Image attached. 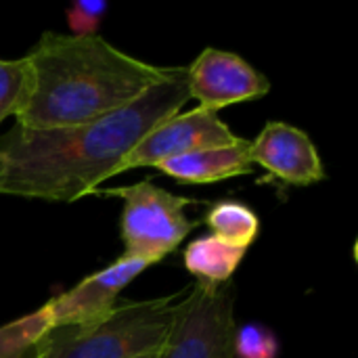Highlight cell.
Returning a JSON list of instances; mask_svg holds the SVG:
<instances>
[{"label": "cell", "instance_id": "cell-5", "mask_svg": "<svg viewBox=\"0 0 358 358\" xmlns=\"http://www.w3.org/2000/svg\"><path fill=\"white\" fill-rule=\"evenodd\" d=\"M235 300L227 285L195 283L176 302L170 336L157 358H235Z\"/></svg>", "mask_w": 358, "mask_h": 358}, {"label": "cell", "instance_id": "cell-11", "mask_svg": "<svg viewBox=\"0 0 358 358\" xmlns=\"http://www.w3.org/2000/svg\"><path fill=\"white\" fill-rule=\"evenodd\" d=\"M248 250L229 245L214 235L193 239L185 254L182 262L185 268L197 279L199 285L206 287H220L231 281L235 271L241 266Z\"/></svg>", "mask_w": 358, "mask_h": 358}, {"label": "cell", "instance_id": "cell-3", "mask_svg": "<svg viewBox=\"0 0 358 358\" xmlns=\"http://www.w3.org/2000/svg\"><path fill=\"white\" fill-rule=\"evenodd\" d=\"M180 296L115 304L90 323L48 329L36 358H141L157 355L172 329Z\"/></svg>", "mask_w": 358, "mask_h": 358}, {"label": "cell", "instance_id": "cell-12", "mask_svg": "<svg viewBox=\"0 0 358 358\" xmlns=\"http://www.w3.org/2000/svg\"><path fill=\"white\" fill-rule=\"evenodd\" d=\"M203 222L212 229V235L229 245L250 250V245L260 235V218L258 214L241 201L235 199H222L216 201Z\"/></svg>", "mask_w": 358, "mask_h": 358}, {"label": "cell", "instance_id": "cell-14", "mask_svg": "<svg viewBox=\"0 0 358 358\" xmlns=\"http://www.w3.org/2000/svg\"><path fill=\"white\" fill-rule=\"evenodd\" d=\"M235 358H279V340L262 323H245L235 329Z\"/></svg>", "mask_w": 358, "mask_h": 358}, {"label": "cell", "instance_id": "cell-16", "mask_svg": "<svg viewBox=\"0 0 358 358\" xmlns=\"http://www.w3.org/2000/svg\"><path fill=\"white\" fill-rule=\"evenodd\" d=\"M107 10L109 4L103 0H78L69 4L65 17L71 36H96Z\"/></svg>", "mask_w": 358, "mask_h": 358}, {"label": "cell", "instance_id": "cell-17", "mask_svg": "<svg viewBox=\"0 0 358 358\" xmlns=\"http://www.w3.org/2000/svg\"><path fill=\"white\" fill-rule=\"evenodd\" d=\"M159 355V352H157ZM157 355H149V357H141V358H157Z\"/></svg>", "mask_w": 358, "mask_h": 358}, {"label": "cell", "instance_id": "cell-15", "mask_svg": "<svg viewBox=\"0 0 358 358\" xmlns=\"http://www.w3.org/2000/svg\"><path fill=\"white\" fill-rule=\"evenodd\" d=\"M23 59H0V124L15 115L23 94Z\"/></svg>", "mask_w": 358, "mask_h": 358}, {"label": "cell", "instance_id": "cell-13", "mask_svg": "<svg viewBox=\"0 0 358 358\" xmlns=\"http://www.w3.org/2000/svg\"><path fill=\"white\" fill-rule=\"evenodd\" d=\"M52 329L46 306L0 327V358H36V344Z\"/></svg>", "mask_w": 358, "mask_h": 358}, {"label": "cell", "instance_id": "cell-6", "mask_svg": "<svg viewBox=\"0 0 358 358\" xmlns=\"http://www.w3.org/2000/svg\"><path fill=\"white\" fill-rule=\"evenodd\" d=\"M239 138L241 136H237L216 111L195 107L187 113H176L153 126L117 164L111 178L136 168H157L162 162L187 153L229 147L235 145Z\"/></svg>", "mask_w": 358, "mask_h": 358}, {"label": "cell", "instance_id": "cell-9", "mask_svg": "<svg viewBox=\"0 0 358 358\" xmlns=\"http://www.w3.org/2000/svg\"><path fill=\"white\" fill-rule=\"evenodd\" d=\"M147 268L149 266L145 262L117 258L107 268L82 279L71 289L50 298L44 306L50 315L52 327L80 325L101 319L117 304L120 294Z\"/></svg>", "mask_w": 358, "mask_h": 358}, {"label": "cell", "instance_id": "cell-2", "mask_svg": "<svg viewBox=\"0 0 358 358\" xmlns=\"http://www.w3.org/2000/svg\"><path fill=\"white\" fill-rule=\"evenodd\" d=\"M15 124L31 130L82 126L128 107L164 82L170 67L141 61L103 36L44 31L23 57Z\"/></svg>", "mask_w": 358, "mask_h": 358}, {"label": "cell", "instance_id": "cell-8", "mask_svg": "<svg viewBox=\"0 0 358 358\" xmlns=\"http://www.w3.org/2000/svg\"><path fill=\"white\" fill-rule=\"evenodd\" d=\"M250 159L264 168L271 178L292 187H310L327 178L313 138L302 128L285 122H268L250 141Z\"/></svg>", "mask_w": 358, "mask_h": 358}, {"label": "cell", "instance_id": "cell-4", "mask_svg": "<svg viewBox=\"0 0 358 358\" xmlns=\"http://www.w3.org/2000/svg\"><path fill=\"white\" fill-rule=\"evenodd\" d=\"M92 193L120 197L124 201L120 218L124 254L120 258L138 260L147 266H153L172 254L199 224L185 212L195 203V199L174 195L162 187L151 185V180H141L115 189H96Z\"/></svg>", "mask_w": 358, "mask_h": 358}, {"label": "cell", "instance_id": "cell-7", "mask_svg": "<svg viewBox=\"0 0 358 358\" xmlns=\"http://www.w3.org/2000/svg\"><path fill=\"white\" fill-rule=\"evenodd\" d=\"M189 99L199 107L220 111L224 107L262 99L271 90L268 78L241 55L220 48H203L187 67Z\"/></svg>", "mask_w": 358, "mask_h": 358}, {"label": "cell", "instance_id": "cell-10", "mask_svg": "<svg viewBox=\"0 0 358 358\" xmlns=\"http://www.w3.org/2000/svg\"><path fill=\"white\" fill-rule=\"evenodd\" d=\"M157 170L185 185H214L252 174L254 164L250 159V141L239 138L229 147H214L172 157L162 162Z\"/></svg>", "mask_w": 358, "mask_h": 358}, {"label": "cell", "instance_id": "cell-1", "mask_svg": "<svg viewBox=\"0 0 358 358\" xmlns=\"http://www.w3.org/2000/svg\"><path fill=\"white\" fill-rule=\"evenodd\" d=\"M189 101L187 67L128 107L82 126L31 130L15 124L0 136V195L73 203L111 178L117 164L159 122Z\"/></svg>", "mask_w": 358, "mask_h": 358}]
</instances>
